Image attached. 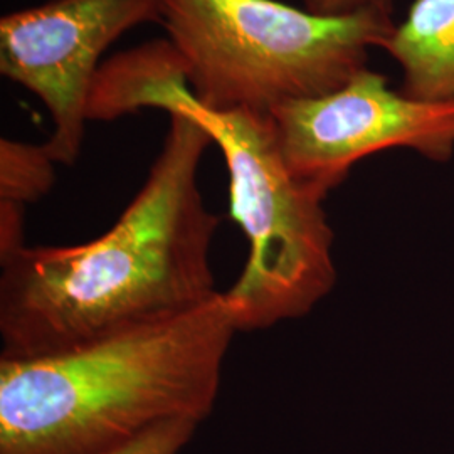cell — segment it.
<instances>
[{"instance_id": "cell-12", "label": "cell", "mask_w": 454, "mask_h": 454, "mask_svg": "<svg viewBox=\"0 0 454 454\" xmlns=\"http://www.w3.org/2000/svg\"><path fill=\"white\" fill-rule=\"evenodd\" d=\"M305 9L320 16H350L369 9H387L390 0H303Z\"/></svg>"}, {"instance_id": "cell-3", "label": "cell", "mask_w": 454, "mask_h": 454, "mask_svg": "<svg viewBox=\"0 0 454 454\" xmlns=\"http://www.w3.org/2000/svg\"><path fill=\"white\" fill-rule=\"evenodd\" d=\"M162 24L200 105L268 114L343 86L395 26L387 9L320 16L276 0H163Z\"/></svg>"}, {"instance_id": "cell-6", "label": "cell", "mask_w": 454, "mask_h": 454, "mask_svg": "<svg viewBox=\"0 0 454 454\" xmlns=\"http://www.w3.org/2000/svg\"><path fill=\"white\" fill-rule=\"evenodd\" d=\"M162 20L163 0H46L2 17L0 73L48 108L54 162L80 157L101 54L121 34Z\"/></svg>"}, {"instance_id": "cell-9", "label": "cell", "mask_w": 454, "mask_h": 454, "mask_svg": "<svg viewBox=\"0 0 454 454\" xmlns=\"http://www.w3.org/2000/svg\"><path fill=\"white\" fill-rule=\"evenodd\" d=\"M54 160L44 145L0 140V202L26 207L48 194L56 179Z\"/></svg>"}, {"instance_id": "cell-5", "label": "cell", "mask_w": 454, "mask_h": 454, "mask_svg": "<svg viewBox=\"0 0 454 454\" xmlns=\"http://www.w3.org/2000/svg\"><path fill=\"white\" fill-rule=\"evenodd\" d=\"M270 114L293 174L324 195L377 152L411 148L434 162L454 153L453 105L399 93L367 67L330 93L286 101Z\"/></svg>"}, {"instance_id": "cell-10", "label": "cell", "mask_w": 454, "mask_h": 454, "mask_svg": "<svg viewBox=\"0 0 454 454\" xmlns=\"http://www.w3.org/2000/svg\"><path fill=\"white\" fill-rule=\"evenodd\" d=\"M200 422L179 418L157 424L129 444L106 454H179L192 439Z\"/></svg>"}, {"instance_id": "cell-8", "label": "cell", "mask_w": 454, "mask_h": 454, "mask_svg": "<svg viewBox=\"0 0 454 454\" xmlns=\"http://www.w3.org/2000/svg\"><path fill=\"white\" fill-rule=\"evenodd\" d=\"M380 48L403 67L406 95L454 106V0H414Z\"/></svg>"}, {"instance_id": "cell-4", "label": "cell", "mask_w": 454, "mask_h": 454, "mask_svg": "<svg viewBox=\"0 0 454 454\" xmlns=\"http://www.w3.org/2000/svg\"><path fill=\"white\" fill-rule=\"evenodd\" d=\"M176 112L194 118L226 159L229 211L249 244L243 273L224 293L238 330L307 315L337 279L326 195L293 174L268 112L212 110L192 91Z\"/></svg>"}, {"instance_id": "cell-1", "label": "cell", "mask_w": 454, "mask_h": 454, "mask_svg": "<svg viewBox=\"0 0 454 454\" xmlns=\"http://www.w3.org/2000/svg\"><path fill=\"white\" fill-rule=\"evenodd\" d=\"M170 114L145 184L105 234L78 246H24L0 260L4 360L73 352L187 315L219 292L199 167L211 137Z\"/></svg>"}, {"instance_id": "cell-11", "label": "cell", "mask_w": 454, "mask_h": 454, "mask_svg": "<svg viewBox=\"0 0 454 454\" xmlns=\"http://www.w3.org/2000/svg\"><path fill=\"white\" fill-rule=\"evenodd\" d=\"M24 209L17 204L0 202V260L9 258L26 246Z\"/></svg>"}, {"instance_id": "cell-7", "label": "cell", "mask_w": 454, "mask_h": 454, "mask_svg": "<svg viewBox=\"0 0 454 454\" xmlns=\"http://www.w3.org/2000/svg\"><path fill=\"white\" fill-rule=\"evenodd\" d=\"M191 91L185 66L170 41L133 49L99 66L88 99V120L110 121L140 108L174 112Z\"/></svg>"}, {"instance_id": "cell-2", "label": "cell", "mask_w": 454, "mask_h": 454, "mask_svg": "<svg viewBox=\"0 0 454 454\" xmlns=\"http://www.w3.org/2000/svg\"><path fill=\"white\" fill-rule=\"evenodd\" d=\"M238 325L226 294L179 318L33 360L0 358V454H106L206 421Z\"/></svg>"}]
</instances>
